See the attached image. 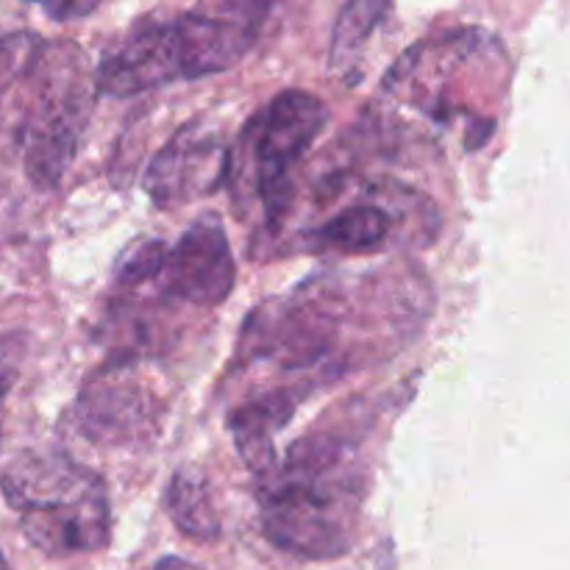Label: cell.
<instances>
[{"label":"cell","instance_id":"cell-10","mask_svg":"<svg viewBox=\"0 0 570 570\" xmlns=\"http://www.w3.org/2000/svg\"><path fill=\"white\" fill-rule=\"evenodd\" d=\"M399 217L382 200H373V195L360 204L343 206L334 212L326 223L312 228L306 234V248L328 250V254L365 256L387 248L399 232Z\"/></svg>","mask_w":570,"mask_h":570},{"label":"cell","instance_id":"cell-4","mask_svg":"<svg viewBox=\"0 0 570 570\" xmlns=\"http://www.w3.org/2000/svg\"><path fill=\"white\" fill-rule=\"evenodd\" d=\"M37 104L22 128V161L26 176L37 189H53L72 165L89 111L87 72L81 50L72 42L45 45L33 65Z\"/></svg>","mask_w":570,"mask_h":570},{"label":"cell","instance_id":"cell-12","mask_svg":"<svg viewBox=\"0 0 570 570\" xmlns=\"http://www.w3.org/2000/svg\"><path fill=\"white\" fill-rule=\"evenodd\" d=\"M387 11L390 3H373V0H356V3H348L340 11L332 50H328V67L334 72H345L356 65V59L365 50V42Z\"/></svg>","mask_w":570,"mask_h":570},{"label":"cell","instance_id":"cell-11","mask_svg":"<svg viewBox=\"0 0 570 570\" xmlns=\"http://www.w3.org/2000/svg\"><path fill=\"white\" fill-rule=\"evenodd\" d=\"M167 512L178 532L195 543H215L220 538V518L204 473L181 468L167 484Z\"/></svg>","mask_w":570,"mask_h":570},{"label":"cell","instance_id":"cell-15","mask_svg":"<svg viewBox=\"0 0 570 570\" xmlns=\"http://www.w3.org/2000/svg\"><path fill=\"white\" fill-rule=\"evenodd\" d=\"M26 351L28 340L22 337V334H3V337H0V401H3L6 393L14 387Z\"/></svg>","mask_w":570,"mask_h":570},{"label":"cell","instance_id":"cell-8","mask_svg":"<svg viewBox=\"0 0 570 570\" xmlns=\"http://www.w3.org/2000/svg\"><path fill=\"white\" fill-rule=\"evenodd\" d=\"M78 429L92 443L128 449L150 445L161 432L165 406L137 379L106 376L87 384L76 404Z\"/></svg>","mask_w":570,"mask_h":570},{"label":"cell","instance_id":"cell-9","mask_svg":"<svg viewBox=\"0 0 570 570\" xmlns=\"http://www.w3.org/2000/svg\"><path fill=\"white\" fill-rule=\"evenodd\" d=\"M301 390H267L259 399L239 404L228 415V432H232L237 454L245 465L259 476H267L278 465L276 438L293 421L298 410Z\"/></svg>","mask_w":570,"mask_h":570},{"label":"cell","instance_id":"cell-16","mask_svg":"<svg viewBox=\"0 0 570 570\" xmlns=\"http://www.w3.org/2000/svg\"><path fill=\"white\" fill-rule=\"evenodd\" d=\"M98 9L95 3H76V6H45V11H48L50 17H56V20H70V17H87L92 14V11Z\"/></svg>","mask_w":570,"mask_h":570},{"label":"cell","instance_id":"cell-3","mask_svg":"<svg viewBox=\"0 0 570 570\" xmlns=\"http://www.w3.org/2000/svg\"><path fill=\"white\" fill-rule=\"evenodd\" d=\"M0 490L26 540L42 554H95L109 546L106 482L67 451H22L0 473Z\"/></svg>","mask_w":570,"mask_h":570},{"label":"cell","instance_id":"cell-1","mask_svg":"<svg viewBox=\"0 0 570 570\" xmlns=\"http://www.w3.org/2000/svg\"><path fill=\"white\" fill-rule=\"evenodd\" d=\"M367 471L345 434L312 432L262 476L256 501L265 538L298 560H340L354 549Z\"/></svg>","mask_w":570,"mask_h":570},{"label":"cell","instance_id":"cell-13","mask_svg":"<svg viewBox=\"0 0 570 570\" xmlns=\"http://www.w3.org/2000/svg\"><path fill=\"white\" fill-rule=\"evenodd\" d=\"M42 48V39L31 31H14L0 37V95L9 92L20 78L31 76Z\"/></svg>","mask_w":570,"mask_h":570},{"label":"cell","instance_id":"cell-2","mask_svg":"<svg viewBox=\"0 0 570 570\" xmlns=\"http://www.w3.org/2000/svg\"><path fill=\"white\" fill-rule=\"evenodd\" d=\"M267 6L223 3L181 11L170 20H139L100 61L95 81L115 98L165 83L226 72L259 39Z\"/></svg>","mask_w":570,"mask_h":570},{"label":"cell","instance_id":"cell-17","mask_svg":"<svg viewBox=\"0 0 570 570\" xmlns=\"http://www.w3.org/2000/svg\"><path fill=\"white\" fill-rule=\"evenodd\" d=\"M154 570H200V568L189 566L187 560H178V557H165V560L156 562Z\"/></svg>","mask_w":570,"mask_h":570},{"label":"cell","instance_id":"cell-18","mask_svg":"<svg viewBox=\"0 0 570 570\" xmlns=\"http://www.w3.org/2000/svg\"><path fill=\"white\" fill-rule=\"evenodd\" d=\"M0 570H11V568H9V562H6V557H3V554H0Z\"/></svg>","mask_w":570,"mask_h":570},{"label":"cell","instance_id":"cell-7","mask_svg":"<svg viewBox=\"0 0 570 570\" xmlns=\"http://www.w3.org/2000/svg\"><path fill=\"white\" fill-rule=\"evenodd\" d=\"M232 156L220 134L189 122L167 139L145 173V193L159 209H178L198 195H212L226 178Z\"/></svg>","mask_w":570,"mask_h":570},{"label":"cell","instance_id":"cell-14","mask_svg":"<svg viewBox=\"0 0 570 570\" xmlns=\"http://www.w3.org/2000/svg\"><path fill=\"white\" fill-rule=\"evenodd\" d=\"M165 259L167 248L161 239H145V243L131 245V248L122 254V259L117 262V284L126 289H137L142 287V284L154 282V278H159Z\"/></svg>","mask_w":570,"mask_h":570},{"label":"cell","instance_id":"cell-6","mask_svg":"<svg viewBox=\"0 0 570 570\" xmlns=\"http://www.w3.org/2000/svg\"><path fill=\"white\" fill-rule=\"evenodd\" d=\"M161 293L173 301L215 309L232 295L237 284V262L220 217L204 215L167 250L159 278Z\"/></svg>","mask_w":570,"mask_h":570},{"label":"cell","instance_id":"cell-5","mask_svg":"<svg viewBox=\"0 0 570 570\" xmlns=\"http://www.w3.org/2000/svg\"><path fill=\"white\" fill-rule=\"evenodd\" d=\"M326 120V104L304 89H284L250 120L239 167L250 173V187L271 228H276L293 206V173L321 137Z\"/></svg>","mask_w":570,"mask_h":570}]
</instances>
